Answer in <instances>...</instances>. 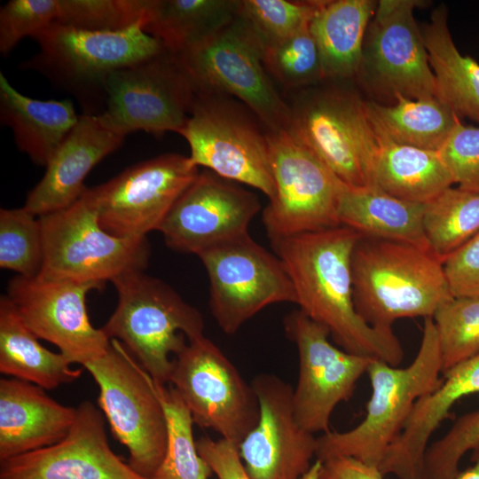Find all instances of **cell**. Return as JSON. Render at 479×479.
<instances>
[{
	"instance_id": "cell-27",
	"label": "cell",
	"mask_w": 479,
	"mask_h": 479,
	"mask_svg": "<svg viewBox=\"0 0 479 479\" xmlns=\"http://www.w3.org/2000/svg\"><path fill=\"white\" fill-rule=\"evenodd\" d=\"M239 5L238 0H144L138 25L166 51L178 54L232 21Z\"/></svg>"
},
{
	"instance_id": "cell-13",
	"label": "cell",
	"mask_w": 479,
	"mask_h": 479,
	"mask_svg": "<svg viewBox=\"0 0 479 479\" xmlns=\"http://www.w3.org/2000/svg\"><path fill=\"white\" fill-rule=\"evenodd\" d=\"M209 281V308L226 334H235L265 307L296 303L291 279L278 255L249 233L198 255Z\"/></svg>"
},
{
	"instance_id": "cell-34",
	"label": "cell",
	"mask_w": 479,
	"mask_h": 479,
	"mask_svg": "<svg viewBox=\"0 0 479 479\" xmlns=\"http://www.w3.org/2000/svg\"><path fill=\"white\" fill-rule=\"evenodd\" d=\"M442 374L479 354V296H452L432 316Z\"/></svg>"
},
{
	"instance_id": "cell-20",
	"label": "cell",
	"mask_w": 479,
	"mask_h": 479,
	"mask_svg": "<svg viewBox=\"0 0 479 479\" xmlns=\"http://www.w3.org/2000/svg\"><path fill=\"white\" fill-rule=\"evenodd\" d=\"M0 479H147L111 449L103 412L90 401L76 407L68 434L52 445L0 462Z\"/></svg>"
},
{
	"instance_id": "cell-31",
	"label": "cell",
	"mask_w": 479,
	"mask_h": 479,
	"mask_svg": "<svg viewBox=\"0 0 479 479\" xmlns=\"http://www.w3.org/2000/svg\"><path fill=\"white\" fill-rule=\"evenodd\" d=\"M396 104L365 102L373 126L392 141L438 152L460 118L437 97L412 99L395 92Z\"/></svg>"
},
{
	"instance_id": "cell-18",
	"label": "cell",
	"mask_w": 479,
	"mask_h": 479,
	"mask_svg": "<svg viewBox=\"0 0 479 479\" xmlns=\"http://www.w3.org/2000/svg\"><path fill=\"white\" fill-rule=\"evenodd\" d=\"M260 208L251 191L204 169L177 200L159 232L172 250L198 255L248 233Z\"/></svg>"
},
{
	"instance_id": "cell-39",
	"label": "cell",
	"mask_w": 479,
	"mask_h": 479,
	"mask_svg": "<svg viewBox=\"0 0 479 479\" xmlns=\"http://www.w3.org/2000/svg\"><path fill=\"white\" fill-rule=\"evenodd\" d=\"M479 446V409L459 416L449 430L428 446L425 479H455L462 457Z\"/></svg>"
},
{
	"instance_id": "cell-9",
	"label": "cell",
	"mask_w": 479,
	"mask_h": 479,
	"mask_svg": "<svg viewBox=\"0 0 479 479\" xmlns=\"http://www.w3.org/2000/svg\"><path fill=\"white\" fill-rule=\"evenodd\" d=\"M39 51L22 64L83 99L100 90L114 72L165 51L138 24L119 31H90L52 23L33 37Z\"/></svg>"
},
{
	"instance_id": "cell-29",
	"label": "cell",
	"mask_w": 479,
	"mask_h": 479,
	"mask_svg": "<svg viewBox=\"0 0 479 479\" xmlns=\"http://www.w3.org/2000/svg\"><path fill=\"white\" fill-rule=\"evenodd\" d=\"M376 6L371 0L319 2L310 28L325 78H347L358 72L365 33Z\"/></svg>"
},
{
	"instance_id": "cell-45",
	"label": "cell",
	"mask_w": 479,
	"mask_h": 479,
	"mask_svg": "<svg viewBox=\"0 0 479 479\" xmlns=\"http://www.w3.org/2000/svg\"><path fill=\"white\" fill-rule=\"evenodd\" d=\"M471 452L472 466L463 471L459 470L455 479H479V446Z\"/></svg>"
},
{
	"instance_id": "cell-26",
	"label": "cell",
	"mask_w": 479,
	"mask_h": 479,
	"mask_svg": "<svg viewBox=\"0 0 479 479\" xmlns=\"http://www.w3.org/2000/svg\"><path fill=\"white\" fill-rule=\"evenodd\" d=\"M374 130L373 186L397 199L425 204L454 184L438 152L397 144Z\"/></svg>"
},
{
	"instance_id": "cell-44",
	"label": "cell",
	"mask_w": 479,
	"mask_h": 479,
	"mask_svg": "<svg viewBox=\"0 0 479 479\" xmlns=\"http://www.w3.org/2000/svg\"><path fill=\"white\" fill-rule=\"evenodd\" d=\"M377 467L349 457H337L323 462L319 479H383Z\"/></svg>"
},
{
	"instance_id": "cell-6",
	"label": "cell",
	"mask_w": 479,
	"mask_h": 479,
	"mask_svg": "<svg viewBox=\"0 0 479 479\" xmlns=\"http://www.w3.org/2000/svg\"><path fill=\"white\" fill-rule=\"evenodd\" d=\"M39 218L43 261L37 276L42 279L105 287L123 274L145 271L148 264L147 238H122L107 232L87 190L69 207Z\"/></svg>"
},
{
	"instance_id": "cell-35",
	"label": "cell",
	"mask_w": 479,
	"mask_h": 479,
	"mask_svg": "<svg viewBox=\"0 0 479 479\" xmlns=\"http://www.w3.org/2000/svg\"><path fill=\"white\" fill-rule=\"evenodd\" d=\"M43 261L39 216L24 207L0 210V268L19 276L36 277Z\"/></svg>"
},
{
	"instance_id": "cell-41",
	"label": "cell",
	"mask_w": 479,
	"mask_h": 479,
	"mask_svg": "<svg viewBox=\"0 0 479 479\" xmlns=\"http://www.w3.org/2000/svg\"><path fill=\"white\" fill-rule=\"evenodd\" d=\"M438 153L458 187L479 192V128L459 122Z\"/></svg>"
},
{
	"instance_id": "cell-14",
	"label": "cell",
	"mask_w": 479,
	"mask_h": 479,
	"mask_svg": "<svg viewBox=\"0 0 479 479\" xmlns=\"http://www.w3.org/2000/svg\"><path fill=\"white\" fill-rule=\"evenodd\" d=\"M99 114L111 130L126 137L145 131L156 137L180 134L195 98L194 86L176 55L157 56L119 69L105 83Z\"/></svg>"
},
{
	"instance_id": "cell-25",
	"label": "cell",
	"mask_w": 479,
	"mask_h": 479,
	"mask_svg": "<svg viewBox=\"0 0 479 479\" xmlns=\"http://www.w3.org/2000/svg\"><path fill=\"white\" fill-rule=\"evenodd\" d=\"M424 204L393 197L375 186L344 184L337 206L340 225L363 237L410 244L430 252L423 230Z\"/></svg>"
},
{
	"instance_id": "cell-37",
	"label": "cell",
	"mask_w": 479,
	"mask_h": 479,
	"mask_svg": "<svg viewBox=\"0 0 479 479\" xmlns=\"http://www.w3.org/2000/svg\"><path fill=\"white\" fill-rule=\"evenodd\" d=\"M319 2L240 0L239 15L264 46L308 27Z\"/></svg>"
},
{
	"instance_id": "cell-11",
	"label": "cell",
	"mask_w": 479,
	"mask_h": 479,
	"mask_svg": "<svg viewBox=\"0 0 479 479\" xmlns=\"http://www.w3.org/2000/svg\"><path fill=\"white\" fill-rule=\"evenodd\" d=\"M169 384L195 424L237 445L259 420V402L252 384L205 335L188 341L173 357Z\"/></svg>"
},
{
	"instance_id": "cell-16",
	"label": "cell",
	"mask_w": 479,
	"mask_h": 479,
	"mask_svg": "<svg viewBox=\"0 0 479 479\" xmlns=\"http://www.w3.org/2000/svg\"><path fill=\"white\" fill-rule=\"evenodd\" d=\"M284 327L299 356L298 381L293 391L295 420L312 434L327 433L335 407L349 400L373 358L333 345L329 331L299 309L285 317Z\"/></svg>"
},
{
	"instance_id": "cell-42",
	"label": "cell",
	"mask_w": 479,
	"mask_h": 479,
	"mask_svg": "<svg viewBox=\"0 0 479 479\" xmlns=\"http://www.w3.org/2000/svg\"><path fill=\"white\" fill-rule=\"evenodd\" d=\"M443 264L453 296H479V232Z\"/></svg>"
},
{
	"instance_id": "cell-17",
	"label": "cell",
	"mask_w": 479,
	"mask_h": 479,
	"mask_svg": "<svg viewBox=\"0 0 479 479\" xmlns=\"http://www.w3.org/2000/svg\"><path fill=\"white\" fill-rule=\"evenodd\" d=\"M104 287L94 283L16 275L7 297L29 329L54 344L72 364L82 366L106 353L111 340L92 326L86 307L88 293Z\"/></svg>"
},
{
	"instance_id": "cell-8",
	"label": "cell",
	"mask_w": 479,
	"mask_h": 479,
	"mask_svg": "<svg viewBox=\"0 0 479 479\" xmlns=\"http://www.w3.org/2000/svg\"><path fill=\"white\" fill-rule=\"evenodd\" d=\"M224 93L196 90L186 123L180 132L190 147L188 156L226 180L275 194L267 132L250 114Z\"/></svg>"
},
{
	"instance_id": "cell-32",
	"label": "cell",
	"mask_w": 479,
	"mask_h": 479,
	"mask_svg": "<svg viewBox=\"0 0 479 479\" xmlns=\"http://www.w3.org/2000/svg\"><path fill=\"white\" fill-rule=\"evenodd\" d=\"M423 230L442 263L479 232V192L449 187L424 204Z\"/></svg>"
},
{
	"instance_id": "cell-4",
	"label": "cell",
	"mask_w": 479,
	"mask_h": 479,
	"mask_svg": "<svg viewBox=\"0 0 479 479\" xmlns=\"http://www.w3.org/2000/svg\"><path fill=\"white\" fill-rule=\"evenodd\" d=\"M117 304L101 327L119 341L152 378L169 384L173 357L188 341L204 335L200 310L163 280L144 271L112 281Z\"/></svg>"
},
{
	"instance_id": "cell-36",
	"label": "cell",
	"mask_w": 479,
	"mask_h": 479,
	"mask_svg": "<svg viewBox=\"0 0 479 479\" xmlns=\"http://www.w3.org/2000/svg\"><path fill=\"white\" fill-rule=\"evenodd\" d=\"M263 59L267 72L287 89H299L325 78L310 25L264 45Z\"/></svg>"
},
{
	"instance_id": "cell-5",
	"label": "cell",
	"mask_w": 479,
	"mask_h": 479,
	"mask_svg": "<svg viewBox=\"0 0 479 479\" xmlns=\"http://www.w3.org/2000/svg\"><path fill=\"white\" fill-rule=\"evenodd\" d=\"M196 90L238 98L267 132L288 130L289 105L263 64V44L239 15L201 43L174 54Z\"/></svg>"
},
{
	"instance_id": "cell-7",
	"label": "cell",
	"mask_w": 479,
	"mask_h": 479,
	"mask_svg": "<svg viewBox=\"0 0 479 479\" xmlns=\"http://www.w3.org/2000/svg\"><path fill=\"white\" fill-rule=\"evenodd\" d=\"M83 367L99 388L98 404L113 435L129 451V465L152 479L166 453L168 424L151 375L117 340Z\"/></svg>"
},
{
	"instance_id": "cell-28",
	"label": "cell",
	"mask_w": 479,
	"mask_h": 479,
	"mask_svg": "<svg viewBox=\"0 0 479 479\" xmlns=\"http://www.w3.org/2000/svg\"><path fill=\"white\" fill-rule=\"evenodd\" d=\"M21 318L6 294L0 297V372L2 374L53 389L82 373L61 352L44 348Z\"/></svg>"
},
{
	"instance_id": "cell-19",
	"label": "cell",
	"mask_w": 479,
	"mask_h": 479,
	"mask_svg": "<svg viewBox=\"0 0 479 479\" xmlns=\"http://www.w3.org/2000/svg\"><path fill=\"white\" fill-rule=\"evenodd\" d=\"M259 402L256 426L238 445L252 479H299L316 457L317 437L295 420L294 389L275 374H257L251 382Z\"/></svg>"
},
{
	"instance_id": "cell-15",
	"label": "cell",
	"mask_w": 479,
	"mask_h": 479,
	"mask_svg": "<svg viewBox=\"0 0 479 479\" xmlns=\"http://www.w3.org/2000/svg\"><path fill=\"white\" fill-rule=\"evenodd\" d=\"M200 173L189 157L163 153L130 166L87 192L101 226L122 238L141 239L164 219Z\"/></svg>"
},
{
	"instance_id": "cell-21",
	"label": "cell",
	"mask_w": 479,
	"mask_h": 479,
	"mask_svg": "<svg viewBox=\"0 0 479 479\" xmlns=\"http://www.w3.org/2000/svg\"><path fill=\"white\" fill-rule=\"evenodd\" d=\"M412 0H381L370 29L369 61L378 81L392 95L412 99L436 97V79Z\"/></svg>"
},
{
	"instance_id": "cell-24",
	"label": "cell",
	"mask_w": 479,
	"mask_h": 479,
	"mask_svg": "<svg viewBox=\"0 0 479 479\" xmlns=\"http://www.w3.org/2000/svg\"><path fill=\"white\" fill-rule=\"evenodd\" d=\"M69 99L40 100L18 91L0 73V120L13 133L20 151L45 167L78 122Z\"/></svg>"
},
{
	"instance_id": "cell-46",
	"label": "cell",
	"mask_w": 479,
	"mask_h": 479,
	"mask_svg": "<svg viewBox=\"0 0 479 479\" xmlns=\"http://www.w3.org/2000/svg\"><path fill=\"white\" fill-rule=\"evenodd\" d=\"M323 461L317 459L299 479H319Z\"/></svg>"
},
{
	"instance_id": "cell-23",
	"label": "cell",
	"mask_w": 479,
	"mask_h": 479,
	"mask_svg": "<svg viewBox=\"0 0 479 479\" xmlns=\"http://www.w3.org/2000/svg\"><path fill=\"white\" fill-rule=\"evenodd\" d=\"M76 417L45 389L16 378L0 380V462L61 441Z\"/></svg>"
},
{
	"instance_id": "cell-33",
	"label": "cell",
	"mask_w": 479,
	"mask_h": 479,
	"mask_svg": "<svg viewBox=\"0 0 479 479\" xmlns=\"http://www.w3.org/2000/svg\"><path fill=\"white\" fill-rule=\"evenodd\" d=\"M151 382L168 424L166 453L152 479H209L213 471L198 452L190 411L171 385L161 384L152 376Z\"/></svg>"
},
{
	"instance_id": "cell-43",
	"label": "cell",
	"mask_w": 479,
	"mask_h": 479,
	"mask_svg": "<svg viewBox=\"0 0 479 479\" xmlns=\"http://www.w3.org/2000/svg\"><path fill=\"white\" fill-rule=\"evenodd\" d=\"M198 452L218 479H252L240 456L238 445L223 438L196 440Z\"/></svg>"
},
{
	"instance_id": "cell-40",
	"label": "cell",
	"mask_w": 479,
	"mask_h": 479,
	"mask_svg": "<svg viewBox=\"0 0 479 479\" xmlns=\"http://www.w3.org/2000/svg\"><path fill=\"white\" fill-rule=\"evenodd\" d=\"M59 0H11L0 9V52L8 54L25 36L56 22Z\"/></svg>"
},
{
	"instance_id": "cell-2",
	"label": "cell",
	"mask_w": 479,
	"mask_h": 479,
	"mask_svg": "<svg viewBox=\"0 0 479 479\" xmlns=\"http://www.w3.org/2000/svg\"><path fill=\"white\" fill-rule=\"evenodd\" d=\"M354 304L369 325L432 318L453 295L443 263L418 247L360 236L351 257Z\"/></svg>"
},
{
	"instance_id": "cell-3",
	"label": "cell",
	"mask_w": 479,
	"mask_h": 479,
	"mask_svg": "<svg viewBox=\"0 0 479 479\" xmlns=\"http://www.w3.org/2000/svg\"><path fill=\"white\" fill-rule=\"evenodd\" d=\"M438 338L432 318H424L420 349L400 368L373 359L367 367L372 394L365 416L355 428L317 437L316 458L349 457L379 467L388 448L402 432L416 402L436 389L443 378Z\"/></svg>"
},
{
	"instance_id": "cell-10",
	"label": "cell",
	"mask_w": 479,
	"mask_h": 479,
	"mask_svg": "<svg viewBox=\"0 0 479 479\" xmlns=\"http://www.w3.org/2000/svg\"><path fill=\"white\" fill-rule=\"evenodd\" d=\"M288 105L289 130L342 183L373 186L378 141L365 102L328 89L301 92Z\"/></svg>"
},
{
	"instance_id": "cell-12",
	"label": "cell",
	"mask_w": 479,
	"mask_h": 479,
	"mask_svg": "<svg viewBox=\"0 0 479 479\" xmlns=\"http://www.w3.org/2000/svg\"><path fill=\"white\" fill-rule=\"evenodd\" d=\"M267 138L275 185L263 213L270 240L340 225L337 206L344 183L289 130L267 132Z\"/></svg>"
},
{
	"instance_id": "cell-30",
	"label": "cell",
	"mask_w": 479,
	"mask_h": 479,
	"mask_svg": "<svg viewBox=\"0 0 479 479\" xmlns=\"http://www.w3.org/2000/svg\"><path fill=\"white\" fill-rule=\"evenodd\" d=\"M422 35L436 79V97L459 118L479 123V64L458 51L444 6L434 11Z\"/></svg>"
},
{
	"instance_id": "cell-38",
	"label": "cell",
	"mask_w": 479,
	"mask_h": 479,
	"mask_svg": "<svg viewBox=\"0 0 479 479\" xmlns=\"http://www.w3.org/2000/svg\"><path fill=\"white\" fill-rule=\"evenodd\" d=\"M144 0H59L56 23L90 31H119L141 18Z\"/></svg>"
},
{
	"instance_id": "cell-22",
	"label": "cell",
	"mask_w": 479,
	"mask_h": 479,
	"mask_svg": "<svg viewBox=\"0 0 479 479\" xmlns=\"http://www.w3.org/2000/svg\"><path fill=\"white\" fill-rule=\"evenodd\" d=\"M124 139L99 114L79 115L45 166L43 177L27 193L23 207L37 216L69 207L87 190L84 180L90 170Z\"/></svg>"
},
{
	"instance_id": "cell-1",
	"label": "cell",
	"mask_w": 479,
	"mask_h": 479,
	"mask_svg": "<svg viewBox=\"0 0 479 479\" xmlns=\"http://www.w3.org/2000/svg\"><path fill=\"white\" fill-rule=\"evenodd\" d=\"M360 236L337 225L271 242L301 311L325 326L342 349L398 366L404 352L392 327L369 325L354 304L351 257Z\"/></svg>"
}]
</instances>
